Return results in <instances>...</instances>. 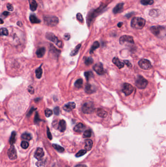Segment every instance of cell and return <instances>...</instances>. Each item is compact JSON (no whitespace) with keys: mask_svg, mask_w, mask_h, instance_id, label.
I'll return each mask as SVG.
<instances>
[{"mask_svg":"<svg viewBox=\"0 0 166 167\" xmlns=\"http://www.w3.org/2000/svg\"><path fill=\"white\" fill-rule=\"evenodd\" d=\"M106 5H101L98 8L96 9H93L88 14L87 16V23L88 26L90 27L92 23L94 20L104 10V9H106Z\"/></svg>","mask_w":166,"mask_h":167,"instance_id":"obj_1","label":"cell"},{"mask_svg":"<svg viewBox=\"0 0 166 167\" xmlns=\"http://www.w3.org/2000/svg\"><path fill=\"white\" fill-rule=\"evenodd\" d=\"M146 23V20L141 17H134L131 21V27L136 29H141L144 27Z\"/></svg>","mask_w":166,"mask_h":167,"instance_id":"obj_2","label":"cell"},{"mask_svg":"<svg viewBox=\"0 0 166 167\" xmlns=\"http://www.w3.org/2000/svg\"><path fill=\"white\" fill-rule=\"evenodd\" d=\"M43 18L45 24L51 27L56 26L59 22V18L55 16L45 15Z\"/></svg>","mask_w":166,"mask_h":167,"instance_id":"obj_3","label":"cell"},{"mask_svg":"<svg viewBox=\"0 0 166 167\" xmlns=\"http://www.w3.org/2000/svg\"><path fill=\"white\" fill-rule=\"evenodd\" d=\"M46 38L50 41L54 43L58 47L62 48L63 46V43L52 32H47L46 34Z\"/></svg>","mask_w":166,"mask_h":167,"instance_id":"obj_4","label":"cell"},{"mask_svg":"<svg viewBox=\"0 0 166 167\" xmlns=\"http://www.w3.org/2000/svg\"><path fill=\"white\" fill-rule=\"evenodd\" d=\"M148 82L142 76H138L136 81V85L140 89H144L148 85Z\"/></svg>","mask_w":166,"mask_h":167,"instance_id":"obj_5","label":"cell"},{"mask_svg":"<svg viewBox=\"0 0 166 167\" xmlns=\"http://www.w3.org/2000/svg\"><path fill=\"white\" fill-rule=\"evenodd\" d=\"M82 110L83 113L85 114H90L93 113L94 110L93 103L91 102H88L84 103L82 106Z\"/></svg>","mask_w":166,"mask_h":167,"instance_id":"obj_6","label":"cell"},{"mask_svg":"<svg viewBox=\"0 0 166 167\" xmlns=\"http://www.w3.org/2000/svg\"><path fill=\"white\" fill-rule=\"evenodd\" d=\"M152 32L155 36L159 37L163 34V32L165 33V28L161 26H153L150 28Z\"/></svg>","mask_w":166,"mask_h":167,"instance_id":"obj_7","label":"cell"},{"mask_svg":"<svg viewBox=\"0 0 166 167\" xmlns=\"http://www.w3.org/2000/svg\"><path fill=\"white\" fill-rule=\"evenodd\" d=\"M138 65L141 68L145 70L150 69L152 67L151 63L150 61L145 59L140 60L138 62Z\"/></svg>","mask_w":166,"mask_h":167,"instance_id":"obj_8","label":"cell"},{"mask_svg":"<svg viewBox=\"0 0 166 167\" xmlns=\"http://www.w3.org/2000/svg\"><path fill=\"white\" fill-rule=\"evenodd\" d=\"M119 43L121 45H124L126 43L128 44H133L134 42L132 36L129 35H123L119 39Z\"/></svg>","mask_w":166,"mask_h":167,"instance_id":"obj_9","label":"cell"},{"mask_svg":"<svg viewBox=\"0 0 166 167\" xmlns=\"http://www.w3.org/2000/svg\"><path fill=\"white\" fill-rule=\"evenodd\" d=\"M122 90L126 96H129L133 91V87L129 84L125 83L123 84Z\"/></svg>","mask_w":166,"mask_h":167,"instance_id":"obj_10","label":"cell"},{"mask_svg":"<svg viewBox=\"0 0 166 167\" xmlns=\"http://www.w3.org/2000/svg\"><path fill=\"white\" fill-rule=\"evenodd\" d=\"M7 154L9 159H10L11 160H15L17 158V153L16 150L13 145H11L10 148L8 150Z\"/></svg>","mask_w":166,"mask_h":167,"instance_id":"obj_11","label":"cell"},{"mask_svg":"<svg viewBox=\"0 0 166 167\" xmlns=\"http://www.w3.org/2000/svg\"><path fill=\"white\" fill-rule=\"evenodd\" d=\"M94 70L99 75H103L105 73V71L103 68V67L101 63H98L93 67Z\"/></svg>","mask_w":166,"mask_h":167,"instance_id":"obj_12","label":"cell"},{"mask_svg":"<svg viewBox=\"0 0 166 167\" xmlns=\"http://www.w3.org/2000/svg\"><path fill=\"white\" fill-rule=\"evenodd\" d=\"M75 108L76 104L74 102H69L64 106L63 109L67 112H70V111L73 110Z\"/></svg>","mask_w":166,"mask_h":167,"instance_id":"obj_13","label":"cell"},{"mask_svg":"<svg viewBox=\"0 0 166 167\" xmlns=\"http://www.w3.org/2000/svg\"><path fill=\"white\" fill-rule=\"evenodd\" d=\"M44 155V153L43 149L41 148H38L36 150L34 156L36 159L39 160L42 159Z\"/></svg>","mask_w":166,"mask_h":167,"instance_id":"obj_14","label":"cell"},{"mask_svg":"<svg viewBox=\"0 0 166 167\" xmlns=\"http://www.w3.org/2000/svg\"><path fill=\"white\" fill-rule=\"evenodd\" d=\"M124 5V4L123 3L118 4L113 9V13L116 14L118 13L121 12L123 9Z\"/></svg>","mask_w":166,"mask_h":167,"instance_id":"obj_15","label":"cell"},{"mask_svg":"<svg viewBox=\"0 0 166 167\" xmlns=\"http://www.w3.org/2000/svg\"><path fill=\"white\" fill-rule=\"evenodd\" d=\"M66 129V123L64 120H61L59 123L58 130L60 132H64Z\"/></svg>","mask_w":166,"mask_h":167,"instance_id":"obj_16","label":"cell"},{"mask_svg":"<svg viewBox=\"0 0 166 167\" xmlns=\"http://www.w3.org/2000/svg\"><path fill=\"white\" fill-rule=\"evenodd\" d=\"M85 129V126L82 123H80L77 124L74 128V130L77 132H82Z\"/></svg>","mask_w":166,"mask_h":167,"instance_id":"obj_17","label":"cell"},{"mask_svg":"<svg viewBox=\"0 0 166 167\" xmlns=\"http://www.w3.org/2000/svg\"><path fill=\"white\" fill-rule=\"evenodd\" d=\"M161 14L160 10L158 9H153L149 12V15L151 17L153 18H156L159 16Z\"/></svg>","mask_w":166,"mask_h":167,"instance_id":"obj_18","label":"cell"},{"mask_svg":"<svg viewBox=\"0 0 166 167\" xmlns=\"http://www.w3.org/2000/svg\"><path fill=\"white\" fill-rule=\"evenodd\" d=\"M113 62L114 64L116 65L119 69L122 68L124 67V63L121 62L119 59L116 57H115L113 58Z\"/></svg>","mask_w":166,"mask_h":167,"instance_id":"obj_19","label":"cell"},{"mask_svg":"<svg viewBox=\"0 0 166 167\" xmlns=\"http://www.w3.org/2000/svg\"><path fill=\"white\" fill-rule=\"evenodd\" d=\"M93 147V141L90 139H86L85 141V149L86 151L90 150Z\"/></svg>","mask_w":166,"mask_h":167,"instance_id":"obj_20","label":"cell"},{"mask_svg":"<svg viewBox=\"0 0 166 167\" xmlns=\"http://www.w3.org/2000/svg\"><path fill=\"white\" fill-rule=\"evenodd\" d=\"M45 49L44 47H40V48L38 49L36 52L37 56L38 58H42L45 53Z\"/></svg>","mask_w":166,"mask_h":167,"instance_id":"obj_21","label":"cell"},{"mask_svg":"<svg viewBox=\"0 0 166 167\" xmlns=\"http://www.w3.org/2000/svg\"><path fill=\"white\" fill-rule=\"evenodd\" d=\"M29 3L30 5V9L32 11H35L37 10L38 4L35 0H29Z\"/></svg>","mask_w":166,"mask_h":167,"instance_id":"obj_22","label":"cell"},{"mask_svg":"<svg viewBox=\"0 0 166 167\" xmlns=\"http://www.w3.org/2000/svg\"><path fill=\"white\" fill-rule=\"evenodd\" d=\"M97 115L101 118H105L107 115V113L106 111L102 108H98L97 110Z\"/></svg>","mask_w":166,"mask_h":167,"instance_id":"obj_23","label":"cell"},{"mask_svg":"<svg viewBox=\"0 0 166 167\" xmlns=\"http://www.w3.org/2000/svg\"><path fill=\"white\" fill-rule=\"evenodd\" d=\"M29 20L32 23H39L41 22V21L38 19L35 15H31L29 17Z\"/></svg>","mask_w":166,"mask_h":167,"instance_id":"obj_24","label":"cell"},{"mask_svg":"<svg viewBox=\"0 0 166 167\" xmlns=\"http://www.w3.org/2000/svg\"><path fill=\"white\" fill-rule=\"evenodd\" d=\"M85 90L87 93L91 94V93L94 92V91H95V90L94 89V87H93L92 85L88 84H87V85L85 86Z\"/></svg>","mask_w":166,"mask_h":167,"instance_id":"obj_25","label":"cell"},{"mask_svg":"<svg viewBox=\"0 0 166 167\" xmlns=\"http://www.w3.org/2000/svg\"><path fill=\"white\" fill-rule=\"evenodd\" d=\"M35 73L36 77L38 79H40L42 77L43 74V69L41 68V66L38 67L37 69H36Z\"/></svg>","mask_w":166,"mask_h":167,"instance_id":"obj_26","label":"cell"},{"mask_svg":"<svg viewBox=\"0 0 166 167\" xmlns=\"http://www.w3.org/2000/svg\"><path fill=\"white\" fill-rule=\"evenodd\" d=\"M21 138L24 140L30 141L31 139H32V136H31V134L27 132H26L23 133L21 135Z\"/></svg>","mask_w":166,"mask_h":167,"instance_id":"obj_27","label":"cell"},{"mask_svg":"<svg viewBox=\"0 0 166 167\" xmlns=\"http://www.w3.org/2000/svg\"><path fill=\"white\" fill-rule=\"evenodd\" d=\"M16 133L15 131H13L11 133V136L9 139V143L10 144L12 145L15 143L16 141Z\"/></svg>","mask_w":166,"mask_h":167,"instance_id":"obj_28","label":"cell"},{"mask_svg":"<svg viewBox=\"0 0 166 167\" xmlns=\"http://www.w3.org/2000/svg\"><path fill=\"white\" fill-rule=\"evenodd\" d=\"M81 44H78L75 47V49L71 51V52L70 53V55L71 56H75L76 54H77L79 50H80V49L81 48Z\"/></svg>","mask_w":166,"mask_h":167,"instance_id":"obj_29","label":"cell"},{"mask_svg":"<svg viewBox=\"0 0 166 167\" xmlns=\"http://www.w3.org/2000/svg\"><path fill=\"white\" fill-rule=\"evenodd\" d=\"M46 163V160L43 159H39L36 163V165L38 167H44Z\"/></svg>","mask_w":166,"mask_h":167,"instance_id":"obj_30","label":"cell"},{"mask_svg":"<svg viewBox=\"0 0 166 167\" xmlns=\"http://www.w3.org/2000/svg\"><path fill=\"white\" fill-rule=\"evenodd\" d=\"M100 45H99V43L98 42V41H96V42H94L92 45V46L91 47V50H90V53H93L94 51V50H96V49H97L98 47H99Z\"/></svg>","mask_w":166,"mask_h":167,"instance_id":"obj_31","label":"cell"},{"mask_svg":"<svg viewBox=\"0 0 166 167\" xmlns=\"http://www.w3.org/2000/svg\"><path fill=\"white\" fill-rule=\"evenodd\" d=\"M52 146L53 147V148L55 149H56L57 151H58V152H60V153H62V152H64V148H63V147H62L61 146L59 145L54 144L52 145Z\"/></svg>","mask_w":166,"mask_h":167,"instance_id":"obj_32","label":"cell"},{"mask_svg":"<svg viewBox=\"0 0 166 167\" xmlns=\"http://www.w3.org/2000/svg\"><path fill=\"white\" fill-rule=\"evenodd\" d=\"M84 63L87 66H90L93 63V59L91 57H85L84 58Z\"/></svg>","mask_w":166,"mask_h":167,"instance_id":"obj_33","label":"cell"},{"mask_svg":"<svg viewBox=\"0 0 166 167\" xmlns=\"http://www.w3.org/2000/svg\"><path fill=\"white\" fill-rule=\"evenodd\" d=\"M82 85H83V80L82 79H78V80H77L75 83V86L78 89L81 87V86H82Z\"/></svg>","mask_w":166,"mask_h":167,"instance_id":"obj_34","label":"cell"},{"mask_svg":"<svg viewBox=\"0 0 166 167\" xmlns=\"http://www.w3.org/2000/svg\"><path fill=\"white\" fill-rule=\"evenodd\" d=\"M141 3L144 5H152L154 3L153 0H141Z\"/></svg>","mask_w":166,"mask_h":167,"instance_id":"obj_35","label":"cell"},{"mask_svg":"<svg viewBox=\"0 0 166 167\" xmlns=\"http://www.w3.org/2000/svg\"><path fill=\"white\" fill-rule=\"evenodd\" d=\"M9 35V31L5 28L0 29V36H7Z\"/></svg>","mask_w":166,"mask_h":167,"instance_id":"obj_36","label":"cell"},{"mask_svg":"<svg viewBox=\"0 0 166 167\" xmlns=\"http://www.w3.org/2000/svg\"><path fill=\"white\" fill-rule=\"evenodd\" d=\"M84 75L87 79V80H89L93 76L94 74L91 71H87V72H85L84 73Z\"/></svg>","mask_w":166,"mask_h":167,"instance_id":"obj_37","label":"cell"},{"mask_svg":"<svg viewBox=\"0 0 166 167\" xmlns=\"http://www.w3.org/2000/svg\"><path fill=\"white\" fill-rule=\"evenodd\" d=\"M92 132L90 130H86L84 131L83 133V137L84 138H89L91 136Z\"/></svg>","mask_w":166,"mask_h":167,"instance_id":"obj_38","label":"cell"},{"mask_svg":"<svg viewBox=\"0 0 166 167\" xmlns=\"http://www.w3.org/2000/svg\"><path fill=\"white\" fill-rule=\"evenodd\" d=\"M53 114V111L49 108H47L45 110V115L46 117H50Z\"/></svg>","mask_w":166,"mask_h":167,"instance_id":"obj_39","label":"cell"},{"mask_svg":"<svg viewBox=\"0 0 166 167\" xmlns=\"http://www.w3.org/2000/svg\"><path fill=\"white\" fill-rule=\"evenodd\" d=\"M86 153V150L85 149H81V150L79 151V152L76 154V157H81V156L84 155Z\"/></svg>","mask_w":166,"mask_h":167,"instance_id":"obj_40","label":"cell"},{"mask_svg":"<svg viewBox=\"0 0 166 167\" xmlns=\"http://www.w3.org/2000/svg\"><path fill=\"white\" fill-rule=\"evenodd\" d=\"M76 17H77V20L80 22V23H83L84 22V20H83V17H82V15L81 13H78L77 14V16H76Z\"/></svg>","mask_w":166,"mask_h":167,"instance_id":"obj_41","label":"cell"},{"mask_svg":"<svg viewBox=\"0 0 166 167\" xmlns=\"http://www.w3.org/2000/svg\"><path fill=\"white\" fill-rule=\"evenodd\" d=\"M21 147L23 149H26L29 147V143L26 141H23L21 143Z\"/></svg>","mask_w":166,"mask_h":167,"instance_id":"obj_42","label":"cell"},{"mask_svg":"<svg viewBox=\"0 0 166 167\" xmlns=\"http://www.w3.org/2000/svg\"><path fill=\"white\" fill-rule=\"evenodd\" d=\"M41 121V120L40 118H39V117L38 113H36V115L35 116V118H34V122H35V123L38 124V123L39 122V121Z\"/></svg>","mask_w":166,"mask_h":167,"instance_id":"obj_43","label":"cell"},{"mask_svg":"<svg viewBox=\"0 0 166 167\" xmlns=\"http://www.w3.org/2000/svg\"><path fill=\"white\" fill-rule=\"evenodd\" d=\"M47 137H48V138L50 140H52V136L51 133L50 131V130H49L48 127H47Z\"/></svg>","mask_w":166,"mask_h":167,"instance_id":"obj_44","label":"cell"},{"mask_svg":"<svg viewBox=\"0 0 166 167\" xmlns=\"http://www.w3.org/2000/svg\"><path fill=\"white\" fill-rule=\"evenodd\" d=\"M36 109H37L36 108H34V107H32V108H31L30 109V110H29V111L28 112V113H27V116L29 117L31 114H32L34 112V111L35 110H36Z\"/></svg>","mask_w":166,"mask_h":167,"instance_id":"obj_45","label":"cell"},{"mask_svg":"<svg viewBox=\"0 0 166 167\" xmlns=\"http://www.w3.org/2000/svg\"><path fill=\"white\" fill-rule=\"evenodd\" d=\"M54 113L55 114V115H59L60 114V108H59V107H55L54 109Z\"/></svg>","mask_w":166,"mask_h":167,"instance_id":"obj_46","label":"cell"},{"mask_svg":"<svg viewBox=\"0 0 166 167\" xmlns=\"http://www.w3.org/2000/svg\"><path fill=\"white\" fill-rule=\"evenodd\" d=\"M28 92L31 94H33L34 93V89L33 88V87L32 86H28Z\"/></svg>","mask_w":166,"mask_h":167,"instance_id":"obj_47","label":"cell"},{"mask_svg":"<svg viewBox=\"0 0 166 167\" xmlns=\"http://www.w3.org/2000/svg\"><path fill=\"white\" fill-rule=\"evenodd\" d=\"M7 9L8 10H9L10 11H13V9H14L13 5L11 4H8L7 5Z\"/></svg>","mask_w":166,"mask_h":167,"instance_id":"obj_48","label":"cell"},{"mask_svg":"<svg viewBox=\"0 0 166 167\" xmlns=\"http://www.w3.org/2000/svg\"><path fill=\"white\" fill-rule=\"evenodd\" d=\"M70 37H71V36L69 33L65 34L64 35V39L65 40H66V41L69 40L70 39Z\"/></svg>","mask_w":166,"mask_h":167,"instance_id":"obj_49","label":"cell"},{"mask_svg":"<svg viewBox=\"0 0 166 167\" xmlns=\"http://www.w3.org/2000/svg\"><path fill=\"white\" fill-rule=\"evenodd\" d=\"M124 63H125V64L127 65L128 67L130 68L132 67V65H131V63L128 60H124Z\"/></svg>","mask_w":166,"mask_h":167,"instance_id":"obj_50","label":"cell"},{"mask_svg":"<svg viewBox=\"0 0 166 167\" xmlns=\"http://www.w3.org/2000/svg\"><path fill=\"white\" fill-rule=\"evenodd\" d=\"M133 13H134L133 12H132V13H129V14H126V15H125V17L128 18H130L132 16V14H133Z\"/></svg>","mask_w":166,"mask_h":167,"instance_id":"obj_51","label":"cell"},{"mask_svg":"<svg viewBox=\"0 0 166 167\" xmlns=\"http://www.w3.org/2000/svg\"><path fill=\"white\" fill-rule=\"evenodd\" d=\"M75 167H87V166L84 164H78L76 165Z\"/></svg>","mask_w":166,"mask_h":167,"instance_id":"obj_52","label":"cell"},{"mask_svg":"<svg viewBox=\"0 0 166 167\" xmlns=\"http://www.w3.org/2000/svg\"><path fill=\"white\" fill-rule=\"evenodd\" d=\"M9 14H10V13H9V12H8V11H4V12L3 13V15L5 16H7L9 15Z\"/></svg>","mask_w":166,"mask_h":167,"instance_id":"obj_53","label":"cell"},{"mask_svg":"<svg viewBox=\"0 0 166 167\" xmlns=\"http://www.w3.org/2000/svg\"><path fill=\"white\" fill-rule=\"evenodd\" d=\"M123 24V23L122 22H120L117 24V26L118 27H121Z\"/></svg>","mask_w":166,"mask_h":167,"instance_id":"obj_54","label":"cell"},{"mask_svg":"<svg viewBox=\"0 0 166 167\" xmlns=\"http://www.w3.org/2000/svg\"><path fill=\"white\" fill-rule=\"evenodd\" d=\"M4 23V21L2 19L0 18V24H3Z\"/></svg>","mask_w":166,"mask_h":167,"instance_id":"obj_55","label":"cell"}]
</instances>
